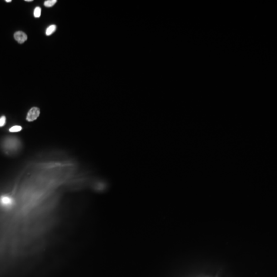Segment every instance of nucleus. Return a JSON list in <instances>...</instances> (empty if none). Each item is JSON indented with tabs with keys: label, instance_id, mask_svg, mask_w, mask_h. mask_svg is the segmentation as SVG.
<instances>
[{
	"label": "nucleus",
	"instance_id": "nucleus-3",
	"mask_svg": "<svg viewBox=\"0 0 277 277\" xmlns=\"http://www.w3.org/2000/svg\"><path fill=\"white\" fill-rule=\"evenodd\" d=\"M0 203L3 206H9L12 204V199L8 196H2Z\"/></svg>",
	"mask_w": 277,
	"mask_h": 277
},
{
	"label": "nucleus",
	"instance_id": "nucleus-4",
	"mask_svg": "<svg viewBox=\"0 0 277 277\" xmlns=\"http://www.w3.org/2000/svg\"><path fill=\"white\" fill-rule=\"evenodd\" d=\"M56 30V25H49L47 28H46V31H45V35H51L54 32H55Z\"/></svg>",
	"mask_w": 277,
	"mask_h": 277
},
{
	"label": "nucleus",
	"instance_id": "nucleus-1",
	"mask_svg": "<svg viewBox=\"0 0 277 277\" xmlns=\"http://www.w3.org/2000/svg\"><path fill=\"white\" fill-rule=\"evenodd\" d=\"M39 114H40L39 109L38 107H32L30 109V110L28 111V112L27 114L26 120L28 122H32L39 117Z\"/></svg>",
	"mask_w": 277,
	"mask_h": 277
},
{
	"label": "nucleus",
	"instance_id": "nucleus-8",
	"mask_svg": "<svg viewBox=\"0 0 277 277\" xmlns=\"http://www.w3.org/2000/svg\"><path fill=\"white\" fill-rule=\"evenodd\" d=\"M5 122H6V118L5 116H2L0 117V127L3 126L5 124Z\"/></svg>",
	"mask_w": 277,
	"mask_h": 277
},
{
	"label": "nucleus",
	"instance_id": "nucleus-7",
	"mask_svg": "<svg viewBox=\"0 0 277 277\" xmlns=\"http://www.w3.org/2000/svg\"><path fill=\"white\" fill-rule=\"evenodd\" d=\"M21 130H22V126H14L9 129V131L11 132H17Z\"/></svg>",
	"mask_w": 277,
	"mask_h": 277
},
{
	"label": "nucleus",
	"instance_id": "nucleus-9",
	"mask_svg": "<svg viewBox=\"0 0 277 277\" xmlns=\"http://www.w3.org/2000/svg\"><path fill=\"white\" fill-rule=\"evenodd\" d=\"M5 2H11V0H6Z\"/></svg>",
	"mask_w": 277,
	"mask_h": 277
},
{
	"label": "nucleus",
	"instance_id": "nucleus-5",
	"mask_svg": "<svg viewBox=\"0 0 277 277\" xmlns=\"http://www.w3.org/2000/svg\"><path fill=\"white\" fill-rule=\"evenodd\" d=\"M56 2H57L56 0H47V1H45V2H44V5H45V6H46V7H52V6H53Z\"/></svg>",
	"mask_w": 277,
	"mask_h": 277
},
{
	"label": "nucleus",
	"instance_id": "nucleus-6",
	"mask_svg": "<svg viewBox=\"0 0 277 277\" xmlns=\"http://www.w3.org/2000/svg\"><path fill=\"white\" fill-rule=\"evenodd\" d=\"M34 16L35 18H39L41 16V8L40 7H35L34 9Z\"/></svg>",
	"mask_w": 277,
	"mask_h": 277
},
{
	"label": "nucleus",
	"instance_id": "nucleus-2",
	"mask_svg": "<svg viewBox=\"0 0 277 277\" xmlns=\"http://www.w3.org/2000/svg\"><path fill=\"white\" fill-rule=\"evenodd\" d=\"M14 38L20 44H22L24 43L26 40H27V35L24 32H22V31H18L16 32H15L14 34Z\"/></svg>",
	"mask_w": 277,
	"mask_h": 277
}]
</instances>
